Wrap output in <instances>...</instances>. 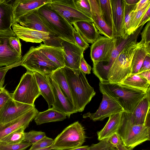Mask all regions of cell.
Segmentation results:
<instances>
[{
	"label": "cell",
	"instance_id": "55",
	"mask_svg": "<svg viewBox=\"0 0 150 150\" xmlns=\"http://www.w3.org/2000/svg\"><path fill=\"white\" fill-rule=\"evenodd\" d=\"M116 148L117 150H132L124 146L122 144H120Z\"/></svg>",
	"mask_w": 150,
	"mask_h": 150
},
{
	"label": "cell",
	"instance_id": "27",
	"mask_svg": "<svg viewBox=\"0 0 150 150\" xmlns=\"http://www.w3.org/2000/svg\"><path fill=\"white\" fill-rule=\"evenodd\" d=\"M13 7L6 0H0V31L11 29L13 24Z\"/></svg>",
	"mask_w": 150,
	"mask_h": 150
},
{
	"label": "cell",
	"instance_id": "47",
	"mask_svg": "<svg viewBox=\"0 0 150 150\" xmlns=\"http://www.w3.org/2000/svg\"><path fill=\"white\" fill-rule=\"evenodd\" d=\"M108 140L111 146L116 148L120 144H122L120 137L117 133H115L108 138Z\"/></svg>",
	"mask_w": 150,
	"mask_h": 150
},
{
	"label": "cell",
	"instance_id": "15",
	"mask_svg": "<svg viewBox=\"0 0 150 150\" xmlns=\"http://www.w3.org/2000/svg\"><path fill=\"white\" fill-rule=\"evenodd\" d=\"M46 76L52 90L54 100V104L52 108L66 114L69 118L71 115L77 113L73 104L65 95L58 84L50 75H46Z\"/></svg>",
	"mask_w": 150,
	"mask_h": 150
},
{
	"label": "cell",
	"instance_id": "34",
	"mask_svg": "<svg viewBox=\"0 0 150 150\" xmlns=\"http://www.w3.org/2000/svg\"><path fill=\"white\" fill-rule=\"evenodd\" d=\"M150 7V2H148L143 8L137 11L133 10L131 14L129 29L128 33L130 35L137 29L138 25L142 17L148 8Z\"/></svg>",
	"mask_w": 150,
	"mask_h": 150
},
{
	"label": "cell",
	"instance_id": "17",
	"mask_svg": "<svg viewBox=\"0 0 150 150\" xmlns=\"http://www.w3.org/2000/svg\"><path fill=\"white\" fill-rule=\"evenodd\" d=\"M38 9L23 15L16 23L25 28L49 33L55 38L61 39L43 21L38 15Z\"/></svg>",
	"mask_w": 150,
	"mask_h": 150
},
{
	"label": "cell",
	"instance_id": "30",
	"mask_svg": "<svg viewBox=\"0 0 150 150\" xmlns=\"http://www.w3.org/2000/svg\"><path fill=\"white\" fill-rule=\"evenodd\" d=\"M49 75L58 84L65 95L73 104L68 83L62 68H58Z\"/></svg>",
	"mask_w": 150,
	"mask_h": 150
},
{
	"label": "cell",
	"instance_id": "9",
	"mask_svg": "<svg viewBox=\"0 0 150 150\" xmlns=\"http://www.w3.org/2000/svg\"><path fill=\"white\" fill-rule=\"evenodd\" d=\"M12 30L20 38L26 42L40 43L48 46L62 47L61 43L64 40L54 38L49 33L24 27L15 23L12 25Z\"/></svg>",
	"mask_w": 150,
	"mask_h": 150
},
{
	"label": "cell",
	"instance_id": "38",
	"mask_svg": "<svg viewBox=\"0 0 150 150\" xmlns=\"http://www.w3.org/2000/svg\"><path fill=\"white\" fill-rule=\"evenodd\" d=\"M74 1L75 6L79 11L92 18L91 6L88 0H74Z\"/></svg>",
	"mask_w": 150,
	"mask_h": 150
},
{
	"label": "cell",
	"instance_id": "13",
	"mask_svg": "<svg viewBox=\"0 0 150 150\" xmlns=\"http://www.w3.org/2000/svg\"><path fill=\"white\" fill-rule=\"evenodd\" d=\"M102 93L103 98L98 109L94 113L89 112L84 114L83 118H89L93 121H102L112 115L124 111L113 98L105 93Z\"/></svg>",
	"mask_w": 150,
	"mask_h": 150
},
{
	"label": "cell",
	"instance_id": "50",
	"mask_svg": "<svg viewBox=\"0 0 150 150\" xmlns=\"http://www.w3.org/2000/svg\"><path fill=\"white\" fill-rule=\"evenodd\" d=\"M150 21V7L144 13L141 20L137 27V28L142 25H144L147 22Z\"/></svg>",
	"mask_w": 150,
	"mask_h": 150
},
{
	"label": "cell",
	"instance_id": "23",
	"mask_svg": "<svg viewBox=\"0 0 150 150\" xmlns=\"http://www.w3.org/2000/svg\"><path fill=\"white\" fill-rule=\"evenodd\" d=\"M113 20L116 32V38L126 34L124 17V0H110Z\"/></svg>",
	"mask_w": 150,
	"mask_h": 150
},
{
	"label": "cell",
	"instance_id": "1",
	"mask_svg": "<svg viewBox=\"0 0 150 150\" xmlns=\"http://www.w3.org/2000/svg\"><path fill=\"white\" fill-rule=\"evenodd\" d=\"M68 83L74 106L77 112H82L96 94L88 83L86 74L80 69L62 68Z\"/></svg>",
	"mask_w": 150,
	"mask_h": 150
},
{
	"label": "cell",
	"instance_id": "35",
	"mask_svg": "<svg viewBox=\"0 0 150 150\" xmlns=\"http://www.w3.org/2000/svg\"><path fill=\"white\" fill-rule=\"evenodd\" d=\"M26 128L22 127L4 137L0 140V142L11 144L20 143L24 140V130Z\"/></svg>",
	"mask_w": 150,
	"mask_h": 150
},
{
	"label": "cell",
	"instance_id": "57",
	"mask_svg": "<svg viewBox=\"0 0 150 150\" xmlns=\"http://www.w3.org/2000/svg\"><path fill=\"white\" fill-rule=\"evenodd\" d=\"M111 150H117L116 148L112 147L111 148Z\"/></svg>",
	"mask_w": 150,
	"mask_h": 150
},
{
	"label": "cell",
	"instance_id": "19",
	"mask_svg": "<svg viewBox=\"0 0 150 150\" xmlns=\"http://www.w3.org/2000/svg\"><path fill=\"white\" fill-rule=\"evenodd\" d=\"M64 51L65 66L73 69H79L84 51L76 44L64 40L61 43Z\"/></svg>",
	"mask_w": 150,
	"mask_h": 150
},
{
	"label": "cell",
	"instance_id": "12",
	"mask_svg": "<svg viewBox=\"0 0 150 150\" xmlns=\"http://www.w3.org/2000/svg\"><path fill=\"white\" fill-rule=\"evenodd\" d=\"M14 34L11 29L0 31V67L12 66L21 60L22 56L13 50L9 44V37Z\"/></svg>",
	"mask_w": 150,
	"mask_h": 150
},
{
	"label": "cell",
	"instance_id": "10",
	"mask_svg": "<svg viewBox=\"0 0 150 150\" xmlns=\"http://www.w3.org/2000/svg\"><path fill=\"white\" fill-rule=\"evenodd\" d=\"M48 4L71 25L79 21L93 22L91 18L77 10L74 0H52Z\"/></svg>",
	"mask_w": 150,
	"mask_h": 150
},
{
	"label": "cell",
	"instance_id": "2",
	"mask_svg": "<svg viewBox=\"0 0 150 150\" xmlns=\"http://www.w3.org/2000/svg\"><path fill=\"white\" fill-rule=\"evenodd\" d=\"M99 90L113 98L124 112L132 113L146 93L121 83L109 82L99 83Z\"/></svg>",
	"mask_w": 150,
	"mask_h": 150
},
{
	"label": "cell",
	"instance_id": "31",
	"mask_svg": "<svg viewBox=\"0 0 150 150\" xmlns=\"http://www.w3.org/2000/svg\"><path fill=\"white\" fill-rule=\"evenodd\" d=\"M128 86L143 91L146 93L150 83L145 78L138 74H131L121 83Z\"/></svg>",
	"mask_w": 150,
	"mask_h": 150
},
{
	"label": "cell",
	"instance_id": "56",
	"mask_svg": "<svg viewBox=\"0 0 150 150\" xmlns=\"http://www.w3.org/2000/svg\"><path fill=\"white\" fill-rule=\"evenodd\" d=\"M51 150V146L49 147L45 148V149H35V150H31V149H29L28 150Z\"/></svg>",
	"mask_w": 150,
	"mask_h": 150
},
{
	"label": "cell",
	"instance_id": "24",
	"mask_svg": "<svg viewBox=\"0 0 150 150\" xmlns=\"http://www.w3.org/2000/svg\"><path fill=\"white\" fill-rule=\"evenodd\" d=\"M73 25L77 32L88 43L92 44L101 36L93 22L79 21Z\"/></svg>",
	"mask_w": 150,
	"mask_h": 150
},
{
	"label": "cell",
	"instance_id": "49",
	"mask_svg": "<svg viewBox=\"0 0 150 150\" xmlns=\"http://www.w3.org/2000/svg\"><path fill=\"white\" fill-rule=\"evenodd\" d=\"M150 70V54L146 56L141 67L137 74Z\"/></svg>",
	"mask_w": 150,
	"mask_h": 150
},
{
	"label": "cell",
	"instance_id": "33",
	"mask_svg": "<svg viewBox=\"0 0 150 150\" xmlns=\"http://www.w3.org/2000/svg\"><path fill=\"white\" fill-rule=\"evenodd\" d=\"M147 54H150L147 53L143 45H140L138 42V46L134 52L132 60L131 67L132 74L138 73Z\"/></svg>",
	"mask_w": 150,
	"mask_h": 150
},
{
	"label": "cell",
	"instance_id": "45",
	"mask_svg": "<svg viewBox=\"0 0 150 150\" xmlns=\"http://www.w3.org/2000/svg\"><path fill=\"white\" fill-rule=\"evenodd\" d=\"M11 97V93L5 89V87L0 88V111Z\"/></svg>",
	"mask_w": 150,
	"mask_h": 150
},
{
	"label": "cell",
	"instance_id": "53",
	"mask_svg": "<svg viewBox=\"0 0 150 150\" xmlns=\"http://www.w3.org/2000/svg\"><path fill=\"white\" fill-rule=\"evenodd\" d=\"M65 150H90L89 146L87 145L81 146Z\"/></svg>",
	"mask_w": 150,
	"mask_h": 150
},
{
	"label": "cell",
	"instance_id": "39",
	"mask_svg": "<svg viewBox=\"0 0 150 150\" xmlns=\"http://www.w3.org/2000/svg\"><path fill=\"white\" fill-rule=\"evenodd\" d=\"M54 141L53 139L46 136L38 142L32 144L30 149L35 150L47 148L52 145Z\"/></svg>",
	"mask_w": 150,
	"mask_h": 150
},
{
	"label": "cell",
	"instance_id": "54",
	"mask_svg": "<svg viewBox=\"0 0 150 150\" xmlns=\"http://www.w3.org/2000/svg\"><path fill=\"white\" fill-rule=\"evenodd\" d=\"M139 0H125V2L129 5H135Z\"/></svg>",
	"mask_w": 150,
	"mask_h": 150
},
{
	"label": "cell",
	"instance_id": "26",
	"mask_svg": "<svg viewBox=\"0 0 150 150\" xmlns=\"http://www.w3.org/2000/svg\"><path fill=\"white\" fill-rule=\"evenodd\" d=\"M36 47L40 52L60 68L65 66L64 53L62 47L48 46L42 43Z\"/></svg>",
	"mask_w": 150,
	"mask_h": 150
},
{
	"label": "cell",
	"instance_id": "20",
	"mask_svg": "<svg viewBox=\"0 0 150 150\" xmlns=\"http://www.w3.org/2000/svg\"><path fill=\"white\" fill-rule=\"evenodd\" d=\"M150 87L133 112L130 113L131 119L134 124L150 125Z\"/></svg>",
	"mask_w": 150,
	"mask_h": 150
},
{
	"label": "cell",
	"instance_id": "44",
	"mask_svg": "<svg viewBox=\"0 0 150 150\" xmlns=\"http://www.w3.org/2000/svg\"><path fill=\"white\" fill-rule=\"evenodd\" d=\"M73 35L76 44L81 49L84 51L88 48V43L85 41L74 29L73 30Z\"/></svg>",
	"mask_w": 150,
	"mask_h": 150
},
{
	"label": "cell",
	"instance_id": "14",
	"mask_svg": "<svg viewBox=\"0 0 150 150\" xmlns=\"http://www.w3.org/2000/svg\"><path fill=\"white\" fill-rule=\"evenodd\" d=\"M35 107V105L20 103L11 97L0 111V124H5L14 120Z\"/></svg>",
	"mask_w": 150,
	"mask_h": 150
},
{
	"label": "cell",
	"instance_id": "52",
	"mask_svg": "<svg viewBox=\"0 0 150 150\" xmlns=\"http://www.w3.org/2000/svg\"><path fill=\"white\" fill-rule=\"evenodd\" d=\"M137 74L146 79L150 83V70Z\"/></svg>",
	"mask_w": 150,
	"mask_h": 150
},
{
	"label": "cell",
	"instance_id": "42",
	"mask_svg": "<svg viewBox=\"0 0 150 150\" xmlns=\"http://www.w3.org/2000/svg\"><path fill=\"white\" fill-rule=\"evenodd\" d=\"M20 38L15 34L11 36L9 38V43L11 48L20 56H22L21 44Z\"/></svg>",
	"mask_w": 150,
	"mask_h": 150
},
{
	"label": "cell",
	"instance_id": "22",
	"mask_svg": "<svg viewBox=\"0 0 150 150\" xmlns=\"http://www.w3.org/2000/svg\"><path fill=\"white\" fill-rule=\"evenodd\" d=\"M88 1L91 6L93 22L99 33L109 38L114 37L112 30L107 25L102 18L98 0Z\"/></svg>",
	"mask_w": 150,
	"mask_h": 150
},
{
	"label": "cell",
	"instance_id": "43",
	"mask_svg": "<svg viewBox=\"0 0 150 150\" xmlns=\"http://www.w3.org/2000/svg\"><path fill=\"white\" fill-rule=\"evenodd\" d=\"M112 147L108 140V139L100 141L96 144H93L89 146L90 150H111Z\"/></svg>",
	"mask_w": 150,
	"mask_h": 150
},
{
	"label": "cell",
	"instance_id": "37",
	"mask_svg": "<svg viewBox=\"0 0 150 150\" xmlns=\"http://www.w3.org/2000/svg\"><path fill=\"white\" fill-rule=\"evenodd\" d=\"M46 136L45 133L41 131L31 130L25 132L23 141L33 144Z\"/></svg>",
	"mask_w": 150,
	"mask_h": 150
},
{
	"label": "cell",
	"instance_id": "21",
	"mask_svg": "<svg viewBox=\"0 0 150 150\" xmlns=\"http://www.w3.org/2000/svg\"><path fill=\"white\" fill-rule=\"evenodd\" d=\"M52 0H16L13 7V24L23 15L50 2Z\"/></svg>",
	"mask_w": 150,
	"mask_h": 150
},
{
	"label": "cell",
	"instance_id": "51",
	"mask_svg": "<svg viewBox=\"0 0 150 150\" xmlns=\"http://www.w3.org/2000/svg\"><path fill=\"white\" fill-rule=\"evenodd\" d=\"M149 2L150 0H139L135 5L133 11H137L141 9Z\"/></svg>",
	"mask_w": 150,
	"mask_h": 150
},
{
	"label": "cell",
	"instance_id": "11",
	"mask_svg": "<svg viewBox=\"0 0 150 150\" xmlns=\"http://www.w3.org/2000/svg\"><path fill=\"white\" fill-rule=\"evenodd\" d=\"M116 38L101 36L91 45L90 56L93 65L101 62H108L115 47Z\"/></svg>",
	"mask_w": 150,
	"mask_h": 150
},
{
	"label": "cell",
	"instance_id": "48",
	"mask_svg": "<svg viewBox=\"0 0 150 150\" xmlns=\"http://www.w3.org/2000/svg\"><path fill=\"white\" fill-rule=\"evenodd\" d=\"M79 68L81 71L85 74H88L91 73V67L86 61L84 58L83 55L81 56V58Z\"/></svg>",
	"mask_w": 150,
	"mask_h": 150
},
{
	"label": "cell",
	"instance_id": "8",
	"mask_svg": "<svg viewBox=\"0 0 150 150\" xmlns=\"http://www.w3.org/2000/svg\"><path fill=\"white\" fill-rule=\"evenodd\" d=\"M41 95L33 72L27 71L21 77L13 92L11 93L14 100L24 104L34 105L36 99Z\"/></svg>",
	"mask_w": 150,
	"mask_h": 150
},
{
	"label": "cell",
	"instance_id": "58",
	"mask_svg": "<svg viewBox=\"0 0 150 150\" xmlns=\"http://www.w3.org/2000/svg\"></svg>",
	"mask_w": 150,
	"mask_h": 150
},
{
	"label": "cell",
	"instance_id": "32",
	"mask_svg": "<svg viewBox=\"0 0 150 150\" xmlns=\"http://www.w3.org/2000/svg\"><path fill=\"white\" fill-rule=\"evenodd\" d=\"M102 18L107 25L113 31L114 37L116 38V32L114 25L110 0H98Z\"/></svg>",
	"mask_w": 150,
	"mask_h": 150
},
{
	"label": "cell",
	"instance_id": "6",
	"mask_svg": "<svg viewBox=\"0 0 150 150\" xmlns=\"http://www.w3.org/2000/svg\"><path fill=\"white\" fill-rule=\"evenodd\" d=\"M86 137L84 127L78 121L65 128L54 140L51 150H65L81 146Z\"/></svg>",
	"mask_w": 150,
	"mask_h": 150
},
{
	"label": "cell",
	"instance_id": "7",
	"mask_svg": "<svg viewBox=\"0 0 150 150\" xmlns=\"http://www.w3.org/2000/svg\"><path fill=\"white\" fill-rule=\"evenodd\" d=\"M21 66L27 71L48 75L59 68L49 59L36 47H31L22 57Z\"/></svg>",
	"mask_w": 150,
	"mask_h": 150
},
{
	"label": "cell",
	"instance_id": "36",
	"mask_svg": "<svg viewBox=\"0 0 150 150\" xmlns=\"http://www.w3.org/2000/svg\"><path fill=\"white\" fill-rule=\"evenodd\" d=\"M140 34L141 40L139 43L143 45L147 53L150 54V21L148 22Z\"/></svg>",
	"mask_w": 150,
	"mask_h": 150
},
{
	"label": "cell",
	"instance_id": "3",
	"mask_svg": "<svg viewBox=\"0 0 150 150\" xmlns=\"http://www.w3.org/2000/svg\"><path fill=\"white\" fill-rule=\"evenodd\" d=\"M117 133L122 144L132 150L137 146L150 140V126L134 124L131 119L130 113L123 111Z\"/></svg>",
	"mask_w": 150,
	"mask_h": 150
},
{
	"label": "cell",
	"instance_id": "5",
	"mask_svg": "<svg viewBox=\"0 0 150 150\" xmlns=\"http://www.w3.org/2000/svg\"><path fill=\"white\" fill-rule=\"evenodd\" d=\"M138 45V42H134L120 53L108 72V82L120 83L132 74V60Z\"/></svg>",
	"mask_w": 150,
	"mask_h": 150
},
{
	"label": "cell",
	"instance_id": "40",
	"mask_svg": "<svg viewBox=\"0 0 150 150\" xmlns=\"http://www.w3.org/2000/svg\"><path fill=\"white\" fill-rule=\"evenodd\" d=\"M32 144L23 141L16 144H6L0 142V150H25Z\"/></svg>",
	"mask_w": 150,
	"mask_h": 150
},
{
	"label": "cell",
	"instance_id": "18",
	"mask_svg": "<svg viewBox=\"0 0 150 150\" xmlns=\"http://www.w3.org/2000/svg\"><path fill=\"white\" fill-rule=\"evenodd\" d=\"M38 112L35 107L14 120L5 124H0V140L20 128H27Z\"/></svg>",
	"mask_w": 150,
	"mask_h": 150
},
{
	"label": "cell",
	"instance_id": "25",
	"mask_svg": "<svg viewBox=\"0 0 150 150\" xmlns=\"http://www.w3.org/2000/svg\"><path fill=\"white\" fill-rule=\"evenodd\" d=\"M122 112L112 115L109 117L103 128L97 132L98 140L107 139L115 133H117L120 125Z\"/></svg>",
	"mask_w": 150,
	"mask_h": 150
},
{
	"label": "cell",
	"instance_id": "29",
	"mask_svg": "<svg viewBox=\"0 0 150 150\" xmlns=\"http://www.w3.org/2000/svg\"><path fill=\"white\" fill-rule=\"evenodd\" d=\"M67 115L52 108L42 112H38L34 118L37 125L51 122L62 121L66 119Z\"/></svg>",
	"mask_w": 150,
	"mask_h": 150
},
{
	"label": "cell",
	"instance_id": "41",
	"mask_svg": "<svg viewBox=\"0 0 150 150\" xmlns=\"http://www.w3.org/2000/svg\"><path fill=\"white\" fill-rule=\"evenodd\" d=\"M135 5H129L127 4L124 0V17L126 34L129 29L131 13L134 9Z\"/></svg>",
	"mask_w": 150,
	"mask_h": 150
},
{
	"label": "cell",
	"instance_id": "4",
	"mask_svg": "<svg viewBox=\"0 0 150 150\" xmlns=\"http://www.w3.org/2000/svg\"><path fill=\"white\" fill-rule=\"evenodd\" d=\"M48 4L38 9V13L41 18L59 38L76 44L73 35L74 28L52 9Z\"/></svg>",
	"mask_w": 150,
	"mask_h": 150
},
{
	"label": "cell",
	"instance_id": "16",
	"mask_svg": "<svg viewBox=\"0 0 150 150\" xmlns=\"http://www.w3.org/2000/svg\"><path fill=\"white\" fill-rule=\"evenodd\" d=\"M143 26L138 28L130 35L126 34L122 37L116 38L115 47L110 58L108 62H104L103 63L104 69L106 71H109L115 60L123 50L133 43L137 42V39L143 28Z\"/></svg>",
	"mask_w": 150,
	"mask_h": 150
},
{
	"label": "cell",
	"instance_id": "46",
	"mask_svg": "<svg viewBox=\"0 0 150 150\" xmlns=\"http://www.w3.org/2000/svg\"><path fill=\"white\" fill-rule=\"evenodd\" d=\"M21 62L12 66L0 68V88L3 87L5 76L7 71L13 67L21 66Z\"/></svg>",
	"mask_w": 150,
	"mask_h": 150
},
{
	"label": "cell",
	"instance_id": "28",
	"mask_svg": "<svg viewBox=\"0 0 150 150\" xmlns=\"http://www.w3.org/2000/svg\"><path fill=\"white\" fill-rule=\"evenodd\" d=\"M41 94L47 103L48 108H51L54 104V100L53 93L46 75H44L37 72H33Z\"/></svg>",
	"mask_w": 150,
	"mask_h": 150
}]
</instances>
